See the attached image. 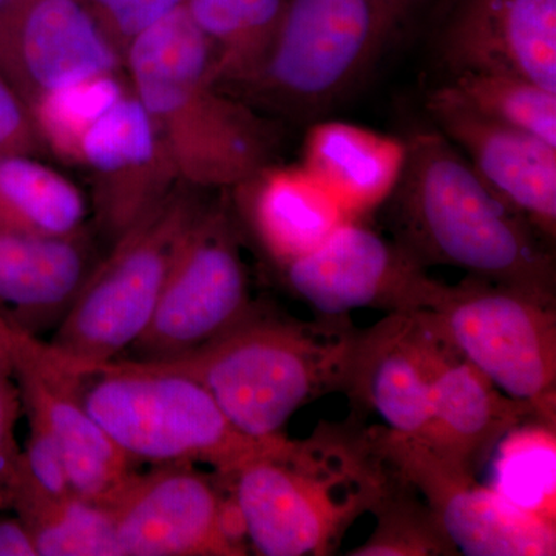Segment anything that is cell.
<instances>
[{
	"instance_id": "obj_12",
	"label": "cell",
	"mask_w": 556,
	"mask_h": 556,
	"mask_svg": "<svg viewBox=\"0 0 556 556\" xmlns=\"http://www.w3.org/2000/svg\"><path fill=\"white\" fill-rule=\"evenodd\" d=\"M394 470L433 511L457 554L468 556H554L556 522L518 507L492 485L479 484L387 428H376Z\"/></svg>"
},
{
	"instance_id": "obj_19",
	"label": "cell",
	"mask_w": 556,
	"mask_h": 556,
	"mask_svg": "<svg viewBox=\"0 0 556 556\" xmlns=\"http://www.w3.org/2000/svg\"><path fill=\"white\" fill-rule=\"evenodd\" d=\"M532 419L540 420L532 407L504 394L438 329L430 419L409 441L478 477L501 439Z\"/></svg>"
},
{
	"instance_id": "obj_18",
	"label": "cell",
	"mask_w": 556,
	"mask_h": 556,
	"mask_svg": "<svg viewBox=\"0 0 556 556\" xmlns=\"http://www.w3.org/2000/svg\"><path fill=\"white\" fill-rule=\"evenodd\" d=\"M438 329L426 309L390 313L362 329L345 393L372 409L387 430L413 438L431 415Z\"/></svg>"
},
{
	"instance_id": "obj_27",
	"label": "cell",
	"mask_w": 556,
	"mask_h": 556,
	"mask_svg": "<svg viewBox=\"0 0 556 556\" xmlns=\"http://www.w3.org/2000/svg\"><path fill=\"white\" fill-rule=\"evenodd\" d=\"M126 73H110L64 87L30 105L33 121L47 152L78 163L87 131L124 97L130 84Z\"/></svg>"
},
{
	"instance_id": "obj_23",
	"label": "cell",
	"mask_w": 556,
	"mask_h": 556,
	"mask_svg": "<svg viewBox=\"0 0 556 556\" xmlns=\"http://www.w3.org/2000/svg\"><path fill=\"white\" fill-rule=\"evenodd\" d=\"M89 206L75 182L38 156H0V223L21 232L68 239L87 232Z\"/></svg>"
},
{
	"instance_id": "obj_35",
	"label": "cell",
	"mask_w": 556,
	"mask_h": 556,
	"mask_svg": "<svg viewBox=\"0 0 556 556\" xmlns=\"http://www.w3.org/2000/svg\"><path fill=\"white\" fill-rule=\"evenodd\" d=\"M7 2V0H0V3Z\"/></svg>"
},
{
	"instance_id": "obj_4",
	"label": "cell",
	"mask_w": 556,
	"mask_h": 556,
	"mask_svg": "<svg viewBox=\"0 0 556 556\" xmlns=\"http://www.w3.org/2000/svg\"><path fill=\"white\" fill-rule=\"evenodd\" d=\"M361 331L350 317L300 320L255 302L206 345L150 364L199 382L241 433L270 439L309 402L346 390Z\"/></svg>"
},
{
	"instance_id": "obj_24",
	"label": "cell",
	"mask_w": 556,
	"mask_h": 556,
	"mask_svg": "<svg viewBox=\"0 0 556 556\" xmlns=\"http://www.w3.org/2000/svg\"><path fill=\"white\" fill-rule=\"evenodd\" d=\"M287 0H186L185 9L203 33L223 90L254 75L270 49Z\"/></svg>"
},
{
	"instance_id": "obj_17",
	"label": "cell",
	"mask_w": 556,
	"mask_h": 556,
	"mask_svg": "<svg viewBox=\"0 0 556 556\" xmlns=\"http://www.w3.org/2000/svg\"><path fill=\"white\" fill-rule=\"evenodd\" d=\"M438 50L452 78L506 73L556 91V0H452Z\"/></svg>"
},
{
	"instance_id": "obj_28",
	"label": "cell",
	"mask_w": 556,
	"mask_h": 556,
	"mask_svg": "<svg viewBox=\"0 0 556 556\" xmlns=\"http://www.w3.org/2000/svg\"><path fill=\"white\" fill-rule=\"evenodd\" d=\"M396 471V470H394ZM375 532L351 556L459 555L415 486L394 475L386 495L372 508Z\"/></svg>"
},
{
	"instance_id": "obj_5",
	"label": "cell",
	"mask_w": 556,
	"mask_h": 556,
	"mask_svg": "<svg viewBox=\"0 0 556 556\" xmlns=\"http://www.w3.org/2000/svg\"><path fill=\"white\" fill-rule=\"evenodd\" d=\"M58 362L90 416L137 464H206L226 477L285 437L241 433L199 382L150 362L118 357L87 367Z\"/></svg>"
},
{
	"instance_id": "obj_33",
	"label": "cell",
	"mask_w": 556,
	"mask_h": 556,
	"mask_svg": "<svg viewBox=\"0 0 556 556\" xmlns=\"http://www.w3.org/2000/svg\"><path fill=\"white\" fill-rule=\"evenodd\" d=\"M0 556H38L30 532L17 517L0 515Z\"/></svg>"
},
{
	"instance_id": "obj_9",
	"label": "cell",
	"mask_w": 556,
	"mask_h": 556,
	"mask_svg": "<svg viewBox=\"0 0 556 556\" xmlns=\"http://www.w3.org/2000/svg\"><path fill=\"white\" fill-rule=\"evenodd\" d=\"M254 300L239 228L226 200L208 203L186 233L135 361H167L206 345L247 316Z\"/></svg>"
},
{
	"instance_id": "obj_29",
	"label": "cell",
	"mask_w": 556,
	"mask_h": 556,
	"mask_svg": "<svg viewBox=\"0 0 556 556\" xmlns=\"http://www.w3.org/2000/svg\"><path fill=\"white\" fill-rule=\"evenodd\" d=\"M448 84L482 115L556 148V91L506 73H463Z\"/></svg>"
},
{
	"instance_id": "obj_1",
	"label": "cell",
	"mask_w": 556,
	"mask_h": 556,
	"mask_svg": "<svg viewBox=\"0 0 556 556\" xmlns=\"http://www.w3.org/2000/svg\"><path fill=\"white\" fill-rule=\"evenodd\" d=\"M394 475L376 428L351 419L318 424L305 439L283 437L218 477L255 554L327 556L378 506Z\"/></svg>"
},
{
	"instance_id": "obj_34",
	"label": "cell",
	"mask_w": 556,
	"mask_h": 556,
	"mask_svg": "<svg viewBox=\"0 0 556 556\" xmlns=\"http://www.w3.org/2000/svg\"><path fill=\"white\" fill-rule=\"evenodd\" d=\"M5 309L0 306V362H10L9 346H7L5 338Z\"/></svg>"
},
{
	"instance_id": "obj_7",
	"label": "cell",
	"mask_w": 556,
	"mask_h": 556,
	"mask_svg": "<svg viewBox=\"0 0 556 556\" xmlns=\"http://www.w3.org/2000/svg\"><path fill=\"white\" fill-rule=\"evenodd\" d=\"M203 189L178 182L94 263L47 342L76 367L123 357L144 334L179 247L207 206Z\"/></svg>"
},
{
	"instance_id": "obj_25",
	"label": "cell",
	"mask_w": 556,
	"mask_h": 556,
	"mask_svg": "<svg viewBox=\"0 0 556 556\" xmlns=\"http://www.w3.org/2000/svg\"><path fill=\"white\" fill-rule=\"evenodd\" d=\"M11 510L30 532L38 556H121L104 504L76 493L50 500L17 485Z\"/></svg>"
},
{
	"instance_id": "obj_10",
	"label": "cell",
	"mask_w": 556,
	"mask_h": 556,
	"mask_svg": "<svg viewBox=\"0 0 556 556\" xmlns=\"http://www.w3.org/2000/svg\"><path fill=\"white\" fill-rule=\"evenodd\" d=\"M121 556H244L247 533L225 481L193 464H163L110 504Z\"/></svg>"
},
{
	"instance_id": "obj_6",
	"label": "cell",
	"mask_w": 556,
	"mask_h": 556,
	"mask_svg": "<svg viewBox=\"0 0 556 556\" xmlns=\"http://www.w3.org/2000/svg\"><path fill=\"white\" fill-rule=\"evenodd\" d=\"M433 0H287L265 60L237 89L292 118L353 93Z\"/></svg>"
},
{
	"instance_id": "obj_20",
	"label": "cell",
	"mask_w": 556,
	"mask_h": 556,
	"mask_svg": "<svg viewBox=\"0 0 556 556\" xmlns=\"http://www.w3.org/2000/svg\"><path fill=\"white\" fill-rule=\"evenodd\" d=\"M97 262L89 230L49 239L0 223V306L38 336L60 324Z\"/></svg>"
},
{
	"instance_id": "obj_8",
	"label": "cell",
	"mask_w": 556,
	"mask_h": 556,
	"mask_svg": "<svg viewBox=\"0 0 556 556\" xmlns=\"http://www.w3.org/2000/svg\"><path fill=\"white\" fill-rule=\"evenodd\" d=\"M426 311L486 379L556 426L555 300L467 276L441 281Z\"/></svg>"
},
{
	"instance_id": "obj_11",
	"label": "cell",
	"mask_w": 556,
	"mask_h": 556,
	"mask_svg": "<svg viewBox=\"0 0 556 556\" xmlns=\"http://www.w3.org/2000/svg\"><path fill=\"white\" fill-rule=\"evenodd\" d=\"M280 273L289 291L324 317H350L357 309H427L441 283L401 244L362 219L343 223Z\"/></svg>"
},
{
	"instance_id": "obj_32",
	"label": "cell",
	"mask_w": 556,
	"mask_h": 556,
	"mask_svg": "<svg viewBox=\"0 0 556 556\" xmlns=\"http://www.w3.org/2000/svg\"><path fill=\"white\" fill-rule=\"evenodd\" d=\"M47 155L46 146L33 121L30 108L20 91L0 73V156Z\"/></svg>"
},
{
	"instance_id": "obj_16",
	"label": "cell",
	"mask_w": 556,
	"mask_h": 556,
	"mask_svg": "<svg viewBox=\"0 0 556 556\" xmlns=\"http://www.w3.org/2000/svg\"><path fill=\"white\" fill-rule=\"evenodd\" d=\"M427 110L475 174L544 240L556 236V148L543 139L482 115L445 84Z\"/></svg>"
},
{
	"instance_id": "obj_30",
	"label": "cell",
	"mask_w": 556,
	"mask_h": 556,
	"mask_svg": "<svg viewBox=\"0 0 556 556\" xmlns=\"http://www.w3.org/2000/svg\"><path fill=\"white\" fill-rule=\"evenodd\" d=\"M121 58L130 43L172 13L186 0H83Z\"/></svg>"
},
{
	"instance_id": "obj_14",
	"label": "cell",
	"mask_w": 556,
	"mask_h": 556,
	"mask_svg": "<svg viewBox=\"0 0 556 556\" xmlns=\"http://www.w3.org/2000/svg\"><path fill=\"white\" fill-rule=\"evenodd\" d=\"M124 72L83 0L0 3V73L28 108L51 91Z\"/></svg>"
},
{
	"instance_id": "obj_15",
	"label": "cell",
	"mask_w": 556,
	"mask_h": 556,
	"mask_svg": "<svg viewBox=\"0 0 556 556\" xmlns=\"http://www.w3.org/2000/svg\"><path fill=\"white\" fill-rule=\"evenodd\" d=\"M78 164L89 170L94 225L109 247L181 182L166 142L131 89L87 131Z\"/></svg>"
},
{
	"instance_id": "obj_22",
	"label": "cell",
	"mask_w": 556,
	"mask_h": 556,
	"mask_svg": "<svg viewBox=\"0 0 556 556\" xmlns=\"http://www.w3.org/2000/svg\"><path fill=\"white\" fill-rule=\"evenodd\" d=\"M407 163V141L345 121L313 124L302 164L350 219H362L393 197Z\"/></svg>"
},
{
	"instance_id": "obj_2",
	"label": "cell",
	"mask_w": 556,
	"mask_h": 556,
	"mask_svg": "<svg viewBox=\"0 0 556 556\" xmlns=\"http://www.w3.org/2000/svg\"><path fill=\"white\" fill-rule=\"evenodd\" d=\"M393 197L401 244L424 268L450 266L504 287L555 300L551 243L497 199L438 129L415 131Z\"/></svg>"
},
{
	"instance_id": "obj_21",
	"label": "cell",
	"mask_w": 556,
	"mask_h": 556,
	"mask_svg": "<svg viewBox=\"0 0 556 556\" xmlns=\"http://www.w3.org/2000/svg\"><path fill=\"white\" fill-rule=\"evenodd\" d=\"M237 214L278 269L350 222L302 164L263 167L236 188Z\"/></svg>"
},
{
	"instance_id": "obj_13",
	"label": "cell",
	"mask_w": 556,
	"mask_h": 556,
	"mask_svg": "<svg viewBox=\"0 0 556 556\" xmlns=\"http://www.w3.org/2000/svg\"><path fill=\"white\" fill-rule=\"evenodd\" d=\"M11 372L20 388L22 413L56 445L76 495L110 506L138 473L70 387L58 358L39 336L7 314Z\"/></svg>"
},
{
	"instance_id": "obj_31",
	"label": "cell",
	"mask_w": 556,
	"mask_h": 556,
	"mask_svg": "<svg viewBox=\"0 0 556 556\" xmlns=\"http://www.w3.org/2000/svg\"><path fill=\"white\" fill-rule=\"evenodd\" d=\"M22 415L20 388L11 372L10 362H0V514L11 510L20 481L22 450L16 426Z\"/></svg>"
},
{
	"instance_id": "obj_3",
	"label": "cell",
	"mask_w": 556,
	"mask_h": 556,
	"mask_svg": "<svg viewBox=\"0 0 556 556\" xmlns=\"http://www.w3.org/2000/svg\"><path fill=\"white\" fill-rule=\"evenodd\" d=\"M123 65L181 181L233 189L274 163L276 126L218 86L211 46L185 7L135 39Z\"/></svg>"
},
{
	"instance_id": "obj_26",
	"label": "cell",
	"mask_w": 556,
	"mask_h": 556,
	"mask_svg": "<svg viewBox=\"0 0 556 556\" xmlns=\"http://www.w3.org/2000/svg\"><path fill=\"white\" fill-rule=\"evenodd\" d=\"M555 426L532 419L493 450V489L538 517L555 522Z\"/></svg>"
}]
</instances>
